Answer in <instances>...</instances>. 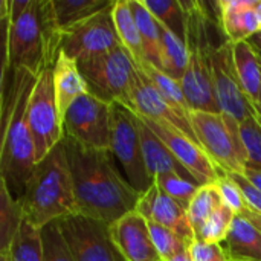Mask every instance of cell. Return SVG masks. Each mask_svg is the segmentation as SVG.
I'll return each instance as SVG.
<instances>
[{
	"mask_svg": "<svg viewBox=\"0 0 261 261\" xmlns=\"http://www.w3.org/2000/svg\"><path fill=\"white\" fill-rule=\"evenodd\" d=\"M110 151L124 168L130 185L139 193H145L153 185L144 162L138 115L122 102H112Z\"/></svg>",
	"mask_w": 261,
	"mask_h": 261,
	"instance_id": "obj_8",
	"label": "cell"
},
{
	"mask_svg": "<svg viewBox=\"0 0 261 261\" xmlns=\"http://www.w3.org/2000/svg\"><path fill=\"white\" fill-rule=\"evenodd\" d=\"M0 261H9V257L6 252H0Z\"/></svg>",
	"mask_w": 261,
	"mask_h": 261,
	"instance_id": "obj_45",
	"label": "cell"
},
{
	"mask_svg": "<svg viewBox=\"0 0 261 261\" xmlns=\"http://www.w3.org/2000/svg\"><path fill=\"white\" fill-rule=\"evenodd\" d=\"M154 184L164 191L168 197L176 200L180 206L188 210L193 197L199 191L200 185L191 179H187L177 173H165L154 179Z\"/></svg>",
	"mask_w": 261,
	"mask_h": 261,
	"instance_id": "obj_32",
	"label": "cell"
},
{
	"mask_svg": "<svg viewBox=\"0 0 261 261\" xmlns=\"http://www.w3.org/2000/svg\"><path fill=\"white\" fill-rule=\"evenodd\" d=\"M191 125L202 148L222 174H243L249 156L242 136V122L223 112L193 110Z\"/></svg>",
	"mask_w": 261,
	"mask_h": 261,
	"instance_id": "obj_6",
	"label": "cell"
},
{
	"mask_svg": "<svg viewBox=\"0 0 261 261\" xmlns=\"http://www.w3.org/2000/svg\"><path fill=\"white\" fill-rule=\"evenodd\" d=\"M18 200L23 216L38 229L76 214L73 179L64 142L35 165Z\"/></svg>",
	"mask_w": 261,
	"mask_h": 261,
	"instance_id": "obj_4",
	"label": "cell"
},
{
	"mask_svg": "<svg viewBox=\"0 0 261 261\" xmlns=\"http://www.w3.org/2000/svg\"><path fill=\"white\" fill-rule=\"evenodd\" d=\"M257 104L261 107V89H260V95H258V99H257Z\"/></svg>",
	"mask_w": 261,
	"mask_h": 261,
	"instance_id": "obj_46",
	"label": "cell"
},
{
	"mask_svg": "<svg viewBox=\"0 0 261 261\" xmlns=\"http://www.w3.org/2000/svg\"><path fill=\"white\" fill-rule=\"evenodd\" d=\"M136 67L145 73V76L154 84V87L159 90V93L167 99V102L173 109H176L180 115H184L185 118H188L191 121L193 109H191V106H190V102H188V99H187V96L184 93L180 81L174 80L173 76H170L162 69H159L158 66L151 64L147 60H144Z\"/></svg>",
	"mask_w": 261,
	"mask_h": 261,
	"instance_id": "obj_25",
	"label": "cell"
},
{
	"mask_svg": "<svg viewBox=\"0 0 261 261\" xmlns=\"http://www.w3.org/2000/svg\"><path fill=\"white\" fill-rule=\"evenodd\" d=\"M255 12H257V17H258V23H260V32H261V0H257L255 3ZM258 32V34H260Z\"/></svg>",
	"mask_w": 261,
	"mask_h": 261,
	"instance_id": "obj_44",
	"label": "cell"
},
{
	"mask_svg": "<svg viewBox=\"0 0 261 261\" xmlns=\"http://www.w3.org/2000/svg\"><path fill=\"white\" fill-rule=\"evenodd\" d=\"M187 8V47L188 67L182 83L184 93L193 110L222 112L213 84V52L214 44L210 35L213 17L203 2H185Z\"/></svg>",
	"mask_w": 261,
	"mask_h": 261,
	"instance_id": "obj_5",
	"label": "cell"
},
{
	"mask_svg": "<svg viewBox=\"0 0 261 261\" xmlns=\"http://www.w3.org/2000/svg\"><path fill=\"white\" fill-rule=\"evenodd\" d=\"M139 119V130H141V142H142V153L147 171L154 184V179L165 174V173H177L187 179H191V174L179 164V161L173 156V153L167 148V145L151 132V128L138 116ZM196 182V180H194ZM200 185V184H199Z\"/></svg>",
	"mask_w": 261,
	"mask_h": 261,
	"instance_id": "obj_19",
	"label": "cell"
},
{
	"mask_svg": "<svg viewBox=\"0 0 261 261\" xmlns=\"http://www.w3.org/2000/svg\"><path fill=\"white\" fill-rule=\"evenodd\" d=\"M232 179L237 182V185L240 187L246 203L249 206V211H254L257 214H261V193L243 176V174H232Z\"/></svg>",
	"mask_w": 261,
	"mask_h": 261,
	"instance_id": "obj_39",
	"label": "cell"
},
{
	"mask_svg": "<svg viewBox=\"0 0 261 261\" xmlns=\"http://www.w3.org/2000/svg\"><path fill=\"white\" fill-rule=\"evenodd\" d=\"M23 220V210L6 182L0 179V252L8 251Z\"/></svg>",
	"mask_w": 261,
	"mask_h": 261,
	"instance_id": "obj_29",
	"label": "cell"
},
{
	"mask_svg": "<svg viewBox=\"0 0 261 261\" xmlns=\"http://www.w3.org/2000/svg\"><path fill=\"white\" fill-rule=\"evenodd\" d=\"M28 122L35 144V161H43L64 139L63 118L58 110L54 69L44 70L32 89L28 106Z\"/></svg>",
	"mask_w": 261,
	"mask_h": 261,
	"instance_id": "obj_9",
	"label": "cell"
},
{
	"mask_svg": "<svg viewBox=\"0 0 261 261\" xmlns=\"http://www.w3.org/2000/svg\"><path fill=\"white\" fill-rule=\"evenodd\" d=\"M54 87L61 118H64L67 109L80 96L89 93L87 84L80 72L78 63L64 55L63 52L60 54L57 64L54 67Z\"/></svg>",
	"mask_w": 261,
	"mask_h": 261,
	"instance_id": "obj_20",
	"label": "cell"
},
{
	"mask_svg": "<svg viewBox=\"0 0 261 261\" xmlns=\"http://www.w3.org/2000/svg\"><path fill=\"white\" fill-rule=\"evenodd\" d=\"M109 232L125 261H162L154 248L148 222L136 211L109 225Z\"/></svg>",
	"mask_w": 261,
	"mask_h": 261,
	"instance_id": "obj_17",
	"label": "cell"
},
{
	"mask_svg": "<svg viewBox=\"0 0 261 261\" xmlns=\"http://www.w3.org/2000/svg\"><path fill=\"white\" fill-rule=\"evenodd\" d=\"M213 84L216 99L223 113L245 122L252 115V101L246 96L234 63L232 43L225 40L213 52Z\"/></svg>",
	"mask_w": 261,
	"mask_h": 261,
	"instance_id": "obj_13",
	"label": "cell"
},
{
	"mask_svg": "<svg viewBox=\"0 0 261 261\" xmlns=\"http://www.w3.org/2000/svg\"><path fill=\"white\" fill-rule=\"evenodd\" d=\"M234 219H236V214L229 208H226L225 205L220 206L202 226V229L197 232V239L206 243L222 245V242H225L229 234Z\"/></svg>",
	"mask_w": 261,
	"mask_h": 261,
	"instance_id": "obj_34",
	"label": "cell"
},
{
	"mask_svg": "<svg viewBox=\"0 0 261 261\" xmlns=\"http://www.w3.org/2000/svg\"><path fill=\"white\" fill-rule=\"evenodd\" d=\"M257 37H258V38H260V40H261V32H260V34H257Z\"/></svg>",
	"mask_w": 261,
	"mask_h": 261,
	"instance_id": "obj_47",
	"label": "cell"
},
{
	"mask_svg": "<svg viewBox=\"0 0 261 261\" xmlns=\"http://www.w3.org/2000/svg\"><path fill=\"white\" fill-rule=\"evenodd\" d=\"M73 179L76 213L112 225L136 210L142 196L118 171L112 151L86 148L63 139Z\"/></svg>",
	"mask_w": 261,
	"mask_h": 261,
	"instance_id": "obj_2",
	"label": "cell"
},
{
	"mask_svg": "<svg viewBox=\"0 0 261 261\" xmlns=\"http://www.w3.org/2000/svg\"><path fill=\"white\" fill-rule=\"evenodd\" d=\"M139 118L167 145V148L173 153V156L179 161V164L191 174V177L197 184L200 185L214 184L220 179V176H225L219 171V168L214 165V162L210 159V156L206 154V151L202 148L199 142H196L194 139L182 135L180 132L168 125H164L161 122L142 116Z\"/></svg>",
	"mask_w": 261,
	"mask_h": 261,
	"instance_id": "obj_14",
	"label": "cell"
},
{
	"mask_svg": "<svg viewBox=\"0 0 261 261\" xmlns=\"http://www.w3.org/2000/svg\"><path fill=\"white\" fill-rule=\"evenodd\" d=\"M191 261H229L225 246L220 243H206L196 239L190 245Z\"/></svg>",
	"mask_w": 261,
	"mask_h": 261,
	"instance_id": "obj_38",
	"label": "cell"
},
{
	"mask_svg": "<svg viewBox=\"0 0 261 261\" xmlns=\"http://www.w3.org/2000/svg\"><path fill=\"white\" fill-rule=\"evenodd\" d=\"M128 109H132L136 115H139L142 118L168 125V127L180 132L182 135L194 139L196 142H199L196 138V133L193 130L191 121L188 118H185L184 115H180L176 109H173L167 102V99L159 93V90L154 87V84L139 69L136 72V78L133 83Z\"/></svg>",
	"mask_w": 261,
	"mask_h": 261,
	"instance_id": "obj_15",
	"label": "cell"
},
{
	"mask_svg": "<svg viewBox=\"0 0 261 261\" xmlns=\"http://www.w3.org/2000/svg\"><path fill=\"white\" fill-rule=\"evenodd\" d=\"M223 206L222 194L219 191L217 184H208V185H200L199 191L193 197L187 214L190 219V223L197 236V232L202 229V226L208 222V219L220 208Z\"/></svg>",
	"mask_w": 261,
	"mask_h": 261,
	"instance_id": "obj_30",
	"label": "cell"
},
{
	"mask_svg": "<svg viewBox=\"0 0 261 261\" xmlns=\"http://www.w3.org/2000/svg\"><path fill=\"white\" fill-rule=\"evenodd\" d=\"M167 261H191V255H190V248H188L187 251H184V252H180V254L174 255L173 258H170V260H167Z\"/></svg>",
	"mask_w": 261,
	"mask_h": 261,
	"instance_id": "obj_42",
	"label": "cell"
},
{
	"mask_svg": "<svg viewBox=\"0 0 261 261\" xmlns=\"http://www.w3.org/2000/svg\"><path fill=\"white\" fill-rule=\"evenodd\" d=\"M242 136L248 150L249 164L261 168V107L252 101V115L242 122Z\"/></svg>",
	"mask_w": 261,
	"mask_h": 261,
	"instance_id": "obj_35",
	"label": "cell"
},
{
	"mask_svg": "<svg viewBox=\"0 0 261 261\" xmlns=\"http://www.w3.org/2000/svg\"><path fill=\"white\" fill-rule=\"evenodd\" d=\"M130 8L138 24V31L142 41L144 58L154 66H161V49H162V31L161 23L154 18L144 0H130Z\"/></svg>",
	"mask_w": 261,
	"mask_h": 261,
	"instance_id": "obj_23",
	"label": "cell"
},
{
	"mask_svg": "<svg viewBox=\"0 0 261 261\" xmlns=\"http://www.w3.org/2000/svg\"><path fill=\"white\" fill-rule=\"evenodd\" d=\"M236 70L246 96L257 102L261 89V60L249 41L232 43Z\"/></svg>",
	"mask_w": 261,
	"mask_h": 261,
	"instance_id": "obj_22",
	"label": "cell"
},
{
	"mask_svg": "<svg viewBox=\"0 0 261 261\" xmlns=\"http://www.w3.org/2000/svg\"><path fill=\"white\" fill-rule=\"evenodd\" d=\"M154 18L182 40L187 38V8L180 0H144Z\"/></svg>",
	"mask_w": 261,
	"mask_h": 261,
	"instance_id": "obj_31",
	"label": "cell"
},
{
	"mask_svg": "<svg viewBox=\"0 0 261 261\" xmlns=\"http://www.w3.org/2000/svg\"><path fill=\"white\" fill-rule=\"evenodd\" d=\"M255 3L257 0H217L213 3L217 23L228 41H249L260 32Z\"/></svg>",
	"mask_w": 261,
	"mask_h": 261,
	"instance_id": "obj_18",
	"label": "cell"
},
{
	"mask_svg": "<svg viewBox=\"0 0 261 261\" xmlns=\"http://www.w3.org/2000/svg\"><path fill=\"white\" fill-rule=\"evenodd\" d=\"M43 240V261H75L69 245L58 226V222L41 228Z\"/></svg>",
	"mask_w": 261,
	"mask_h": 261,
	"instance_id": "obj_33",
	"label": "cell"
},
{
	"mask_svg": "<svg viewBox=\"0 0 261 261\" xmlns=\"http://www.w3.org/2000/svg\"><path fill=\"white\" fill-rule=\"evenodd\" d=\"M225 251L229 261H261V232L245 216H236Z\"/></svg>",
	"mask_w": 261,
	"mask_h": 261,
	"instance_id": "obj_21",
	"label": "cell"
},
{
	"mask_svg": "<svg viewBox=\"0 0 261 261\" xmlns=\"http://www.w3.org/2000/svg\"><path fill=\"white\" fill-rule=\"evenodd\" d=\"M9 261H43V240L41 229L35 228L24 216L21 225L9 246Z\"/></svg>",
	"mask_w": 261,
	"mask_h": 261,
	"instance_id": "obj_28",
	"label": "cell"
},
{
	"mask_svg": "<svg viewBox=\"0 0 261 261\" xmlns=\"http://www.w3.org/2000/svg\"><path fill=\"white\" fill-rule=\"evenodd\" d=\"M148 228H150V234H151L154 248L162 261L170 260L174 255H177L190 248L179 236H176L173 231L167 229L165 226H161L154 222H148Z\"/></svg>",
	"mask_w": 261,
	"mask_h": 261,
	"instance_id": "obj_36",
	"label": "cell"
},
{
	"mask_svg": "<svg viewBox=\"0 0 261 261\" xmlns=\"http://www.w3.org/2000/svg\"><path fill=\"white\" fill-rule=\"evenodd\" d=\"M216 184H217L219 191L222 194L223 205L226 208H229L236 216H242L249 210L246 199H245L240 187L237 185V182L232 179V176H229V174L220 176V179Z\"/></svg>",
	"mask_w": 261,
	"mask_h": 261,
	"instance_id": "obj_37",
	"label": "cell"
},
{
	"mask_svg": "<svg viewBox=\"0 0 261 261\" xmlns=\"http://www.w3.org/2000/svg\"><path fill=\"white\" fill-rule=\"evenodd\" d=\"M78 67L90 95L109 104L122 102L128 107L138 67L122 46L78 61Z\"/></svg>",
	"mask_w": 261,
	"mask_h": 261,
	"instance_id": "obj_7",
	"label": "cell"
},
{
	"mask_svg": "<svg viewBox=\"0 0 261 261\" xmlns=\"http://www.w3.org/2000/svg\"><path fill=\"white\" fill-rule=\"evenodd\" d=\"M249 43L254 46V49L257 50V54H258V57H260V60H261V40L257 37V35H254L251 40H249Z\"/></svg>",
	"mask_w": 261,
	"mask_h": 261,
	"instance_id": "obj_43",
	"label": "cell"
},
{
	"mask_svg": "<svg viewBox=\"0 0 261 261\" xmlns=\"http://www.w3.org/2000/svg\"><path fill=\"white\" fill-rule=\"evenodd\" d=\"M161 31H162V49H161L159 69H162L174 80L182 81L188 67L187 43L164 24H161Z\"/></svg>",
	"mask_w": 261,
	"mask_h": 261,
	"instance_id": "obj_27",
	"label": "cell"
},
{
	"mask_svg": "<svg viewBox=\"0 0 261 261\" xmlns=\"http://www.w3.org/2000/svg\"><path fill=\"white\" fill-rule=\"evenodd\" d=\"M2 86L23 69L34 76L54 69L61 54L63 31L52 0H3Z\"/></svg>",
	"mask_w": 261,
	"mask_h": 261,
	"instance_id": "obj_1",
	"label": "cell"
},
{
	"mask_svg": "<svg viewBox=\"0 0 261 261\" xmlns=\"http://www.w3.org/2000/svg\"><path fill=\"white\" fill-rule=\"evenodd\" d=\"M135 211L141 214L147 222H154L173 231L188 246L197 239L190 223L187 210L180 206L176 200L168 197L164 191H161L156 184H153L145 193H142Z\"/></svg>",
	"mask_w": 261,
	"mask_h": 261,
	"instance_id": "obj_16",
	"label": "cell"
},
{
	"mask_svg": "<svg viewBox=\"0 0 261 261\" xmlns=\"http://www.w3.org/2000/svg\"><path fill=\"white\" fill-rule=\"evenodd\" d=\"M112 14H113V21H115V28H116L118 38L121 41V46L128 52L135 64L139 66L145 58L142 52V41H141V35L138 31V24L135 21L133 12L130 8V0H116L113 5Z\"/></svg>",
	"mask_w": 261,
	"mask_h": 261,
	"instance_id": "obj_24",
	"label": "cell"
},
{
	"mask_svg": "<svg viewBox=\"0 0 261 261\" xmlns=\"http://www.w3.org/2000/svg\"><path fill=\"white\" fill-rule=\"evenodd\" d=\"M243 176L261 193V168L254 167V165H248Z\"/></svg>",
	"mask_w": 261,
	"mask_h": 261,
	"instance_id": "obj_40",
	"label": "cell"
},
{
	"mask_svg": "<svg viewBox=\"0 0 261 261\" xmlns=\"http://www.w3.org/2000/svg\"><path fill=\"white\" fill-rule=\"evenodd\" d=\"M52 3L58 26L64 32L112 8L115 0H52Z\"/></svg>",
	"mask_w": 261,
	"mask_h": 261,
	"instance_id": "obj_26",
	"label": "cell"
},
{
	"mask_svg": "<svg viewBox=\"0 0 261 261\" xmlns=\"http://www.w3.org/2000/svg\"><path fill=\"white\" fill-rule=\"evenodd\" d=\"M242 216H245V217H246V219H248V220H249V222H251V223H252V225L261 232V214H257V213L248 210V211H246L245 214H242Z\"/></svg>",
	"mask_w": 261,
	"mask_h": 261,
	"instance_id": "obj_41",
	"label": "cell"
},
{
	"mask_svg": "<svg viewBox=\"0 0 261 261\" xmlns=\"http://www.w3.org/2000/svg\"><path fill=\"white\" fill-rule=\"evenodd\" d=\"M75 261H125L115 248L109 225L83 214L58 220Z\"/></svg>",
	"mask_w": 261,
	"mask_h": 261,
	"instance_id": "obj_11",
	"label": "cell"
},
{
	"mask_svg": "<svg viewBox=\"0 0 261 261\" xmlns=\"http://www.w3.org/2000/svg\"><path fill=\"white\" fill-rule=\"evenodd\" d=\"M112 9L113 6L64 31L61 52L78 63L119 47L121 41L116 34Z\"/></svg>",
	"mask_w": 261,
	"mask_h": 261,
	"instance_id": "obj_12",
	"label": "cell"
},
{
	"mask_svg": "<svg viewBox=\"0 0 261 261\" xmlns=\"http://www.w3.org/2000/svg\"><path fill=\"white\" fill-rule=\"evenodd\" d=\"M37 76L18 69L2 90L0 179L18 200L37 165L35 144L28 122V106Z\"/></svg>",
	"mask_w": 261,
	"mask_h": 261,
	"instance_id": "obj_3",
	"label": "cell"
},
{
	"mask_svg": "<svg viewBox=\"0 0 261 261\" xmlns=\"http://www.w3.org/2000/svg\"><path fill=\"white\" fill-rule=\"evenodd\" d=\"M64 135L76 144L110 151L112 147V104L86 93L64 113Z\"/></svg>",
	"mask_w": 261,
	"mask_h": 261,
	"instance_id": "obj_10",
	"label": "cell"
}]
</instances>
